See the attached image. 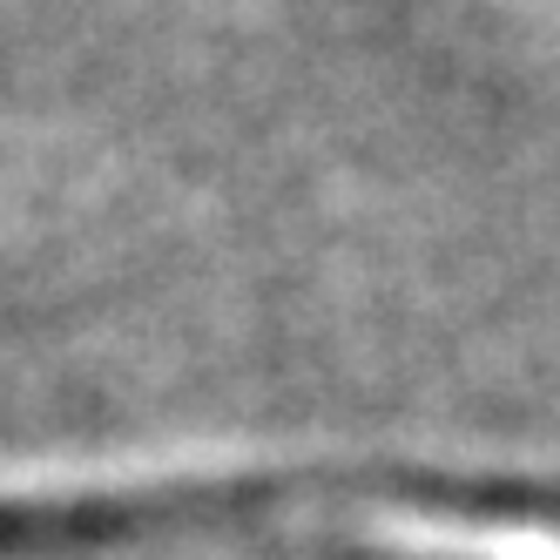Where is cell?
Segmentation results:
<instances>
[{
	"label": "cell",
	"mask_w": 560,
	"mask_h": 560,
	"mask_svg": "<svg viewBox=\"0 0 560 560\" xmlns=\"http://www.w3.org/2000/svg\"><path fill=\"white\" fill-rule=\"evenodd\" d=\"M345 513L351 487L338 466H203L102 479V487L0 493V553L108 547L183 527H298L311 540H338Z\"/></svg>",
	"instance_id": "1"
}]
</instances>
